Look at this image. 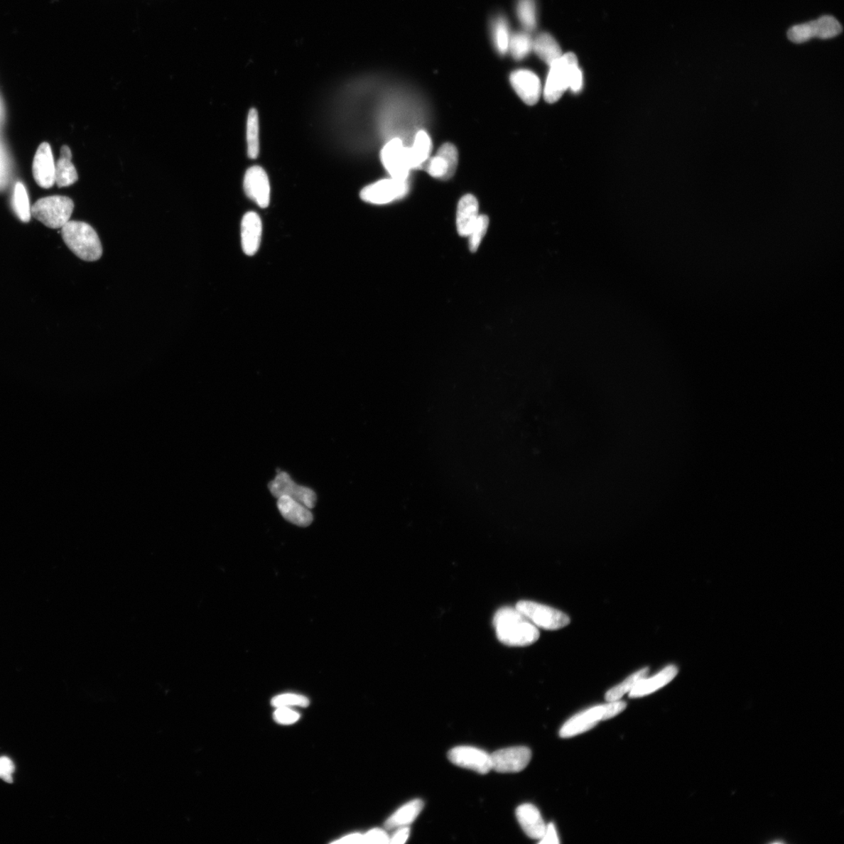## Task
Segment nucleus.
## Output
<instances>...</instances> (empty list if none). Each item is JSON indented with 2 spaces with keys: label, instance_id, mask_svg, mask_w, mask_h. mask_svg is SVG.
I'll return each instance as SVG.
<instances>
[{
  "label": "nucleus",
  "instance_id": "f03ea898",
  "mask_svg": "<svg viewBox=\"0 0 844 844\" xmlns=\"http://www.w3.org/2000/svg\"><path fill=\"white\" fill-rule=\"evenodd\" d=\"M63 240L72 252L85 261H97L103 254L98 234L83 222L69 221L62 227Z\"/></svg>",
  "mask_w": 844,
  "mask_h": 844
},
{
  "label": "nucleus",
  "instance_id": "0eeeda50",
  "mask_svg": "<svg viewBox=\"0 0 844 844\" xmlns=\"http://www.w3.org/2000/svg\"><path fill=\"white\" fill-rule=\"evenodd\" d=\"M409 191L408 180L390 178L364 187L359 197L365 202L381 205L404 198Z\"/></svg>",
  "mask_w": 844,
  "mask_h": 844
},
{
  "label": "nucleus",
  "instance_id": "9d476101",
  "mask_svg": "<svg viewBox=\"0 0 844 844\" xmlns=\"http://www.w3.org/2000/svg\"><path fill=\"white\" fill-rule=\"evenodd\" d=\"M491 755L492 769L500 773L519 772L531 761V750L527 747H512L498 750Z\"/></svg>",
  "mask_w": 844,
  "mask_h": 844
},
{
  "label": "nucleus",
  "instance_id": "20e7f679",
  "mask_svg": "<svg viewBox=\"0 0 844 844\" xmlns=\"http://www.w3.org/2000/svg\"><path fill=\"white\" fill-rule=\"evenodd\" d=\"M577 66L578 60L573 53L562 55L561 58L553 63L550 66L544 89L546 102L550 104L555 103L569 89L570 76Z\"/></svg>",
  "mask_w": 844,
  "mask_h": 844
},
{
  "label": "nucleus",
  "instance_id": "f3484780",
  "mask_svg": "<svg viewBox=\"0 0 844 844\" xmlns=\"http://www.w3.org/2000/svg\"><path fill=\"white\" fill-rule=\"evenodd\" d=\"M517 817L522 830L529 838L541 840L546 831V824L541 812L531 804H524L516 809Z\"/></svg>",
  "mask_w": 844,
  "mask_h": 844
},
{
  "label": "nucleus",
  "instance_id": "6ab92c4d",
  "mask_svg": "<svg viewBox=\"0 0 844 844\" xmlns=\"http://www.w3.org/2000/svg\"><path fill=\"white\" fill-rule=\"evenodd\" d=\"M478 200L471 194H467L458 202L457 210V229L461 237H468L479 217Z\"/></svg>",
  "mask_w": 844,
  "mask_h": 844
},
{
  "label": "nucleus",
  "instance_id": "6e6552de",
  "mask_svg": "<svg viewBox=\"0 0 844 844\" xmlns=\"http://www.w3.org/2000/svg\"><path fill=\"white\" fill-rule=\"evenodd\" d=\"M381 160L391 178L408 180L411 170L409 158V147H405L400 139L390 140L382 148Z\"/></svg>",
  "mask_w": 844,
  "mask_h": 844
},
{
  "label": "nucleus",
  "instance_id": "a19ab883",
  "mask_svg": "<svg viewBox=\"0 0 844 844\" xmlns=\"http://www.w3.org/2000/svg\"><path fill=\"white\" fill-rule=\"evenodd\" d=\"M362 833H351L342 836L340 840H335L332 843H362Z\"/></svg>",
  "mask_w": 844,
  "mask_h": 844
},
{
  "label": "nucleus",
  "instance_id": "a878e982",
  "mask_svg": "<svg viewBox=\"0 0 844 844\" xmlns=\"http://www.w3.org/2000/svg\"><path fill=\"white\" fill-rule=\"evenodd\" d=\"M247 154L250 159H256L260 152L259 117L256 109H250L247 124Z\"/></svg>",
  "mask_w": 844,
  "mask_h": 844
},
{
  "label": "nucleus",
  "instance_id": "473e14b6",
  "mask_svg": "<svg viewBox=\"0 0 844 844\" xmlns=\"http://www.w3.org/2000/svg\"><path fill=\"white\" fill-rule=\"evenodd\" d=\"M423 167L429 175L435 178L448 180V164L442 156L436 154L431 159H428Z\"/></svg>",
  "mask_w": 844,
  "mask_h": 844
},
{
  "label": "nucleus",
  "instance_id": "72a5a7b5",
  "mask_svg": "<svg viewBox=\"0 0 844 844\" xmlns=\"http://www.w3.org/2000/svg\"><path fill=\"white\" fill-rule=\"evenodd\" d=\"M437 155L442 156L448 164V179L455 175L458 163V152L455 145L452 144H443L438 151Z\"/></svg>",
  "mask_w": 844,
  "mask_h": 844
},
{
  "label": "nucleus",
  "instance_id": "c9c22d12",
  "mask_svg": "<svg viewBox=\"0 0 844 844\" xmlns=\"http://www.w3.org/2000/svg\"><path fill=\"white\" fill-rule=\"evenodd\" d=\"M389 835L379 828H374L363 834L362 843H389Z\"/></svg>",
  "mask_w": 844,
  "mask_h": 844
},
{
  "label": "nucleus",
  "instance_id": "412c9836",
  "mask_svg": "<svg viewBox=\"0 0 844 844\" xmlns=\"http://www.w3.org/2000/svg\"><path fill=\"white\" fill-rule=\"evenodd\" d=\"M72 159L70 148L67 146H63L60 158L55 163V183L60 188L72 185L77 181V172Z\"/></svg>",
  "mask_w": 844,
  "mask_h": 844
},
{
  "label": "nucleus",
  "instance_id": "ea45409f",
  "mask_svg": "<svg viewBox=\"0 0 844 844\" xmlns=\"http://www.w3.org/2000/svg\"><path fill=\"white\" fill-rule=\"evenodd\" d=\"M410 835V828L404 826L397 828L396 832L389 839V843L403 844L408 841Z\"/></svg>",
  "mask_w": 844,
  "mask_h": 844
},
{
  "label": "nucleus",
  "instance_id": "a211bd4d",
  "mask_svg": "<svg viewBox=\"0 0 844 844\" xmlns=\"http://www.w3.org/2000/svg\"><path fill=\"white\" fill-rule=\"evenodd\" d=\"M277 507L281 516L295 526L308 527L314 520L308 507L288 496L278 497Z\"/></svg>",
  "mask_w": 844,
  "mask_h": 844
},
{
  "label": "nucleus",
  "instance_id": "393cba45",
  "mask_svg": "<svg viewBox=\"0 0 844 844\" xmlns=\"http://www.w3.org/2000/svg\"><path fill=\"white\" fill-rule=\"evenodd\" d=\"M491 35L495 50L500 55L508 52L511 38L509 25L502 15H498L491 23Z\"/></svg>",
  "mask_w": 844,
  "mask_h": 844
},
{
  "label": "nucleus",
  "instance_id": "4be33fe9",
  "mask_svg": "<svg viewBox=\"0 0 844 844\" xmlns=\"http://www.w3.org/2000/svg\"><path fill=\"white\" fill-rule=\"evenodd\" d=\"M423 808L424 803L419 799L405 804L386 821V828L388 830H397L399 828L411 825Z\"/></svg>",
  "mask_w": 844,
  "mask_h": 844
},
{
  "label": "nucleus",
  "instance_id": "f704fd0d",
  "mask_svg": "<svg viewBox=\"0 0 844 844\" xmlns=\"http://www.w3.org/2000/svg\"><path fill=\"white\" fill-rule=\"evenodd\" d=\"M276 708L273 713V718L278 724L288 725L299 721L301 715L293 708L278 707Z\"/></svg>",
  "mask_w": 844,
  "mask_h": 844
},
{
  "label": "nucleus",
  "instance_id": "2eb2a0df",
  "mask_svg": "<svg viewBox=\"0 0 844 844\" xmlns=\"http://www.w3.org/2000/svg\"><path fill=\"white\" fill-rule=\"evenodd\" d=\"M55 163L52 148L49 144L43 143L38 146L33 164V173L36 183L43 189H50L55 184Z\"/></svg>",
  "mask_w": 844,
  "mask_h": 844
},
{
  "label": "nucleus",
  "instance_id": "39448f33",
  "mask_svg": "<svg viewBox=\"0 0 844 844\" xmlns=\"http://www.w3.org/2000/svg\"><path fill=\"white\" fill-rule=\"evenodd\" d=\"M515 607L537 628L558 630L570 623V617L564 612L536 602L521 600Z\"/></svg>",
  "mask_w": 844,
  "mask_h": 844
},
{
  "label": "nucleus",
  "instance_id": "7c9ffc66",
  "mask_svg": "<svg viewBox=\"0 0 844 844\" xmlns=\"http://www.w3.org/2000/svg\"><path fill=\"white\" fill-rule=\"evenodd\" d=\"M271 705L275 708L278 707H301L307 708L310 705V700L303 695L286 693H281L274 697L271 700Z\"/></svg>",
  "mask_w": 844,
  "mask_h": 844
},
{
  "label": "nucleus",
  "instance_id": "b1692460",
  "mask_svg": "<svg viewBox=\"0 0 844 844\" xmlns=\"http://www.w3.org/2000/svg\"><path fill=\"white\" fill-rule=\"evenodd\" d=\"M534 50L549 66L562 56L559 44L548 33H542L537 36L534 41Z\"/></svg>",
  "mask_w": 844,
  "mask_h": 844
},
{
  "label": "nucleus",
  "instance_id": "f257e3e1",
  "mask_svg": "<svg viewBox=\"0 0 844 844\" xmlns=\"http://www.w3.org/2000/svg\"><path fill=\"white\" fill-rule=\"evenodd\" d=\"M496 635L500 643L510 646H526L539 638V632L517 608L505 607L494 617Z\"/></svg>",
  "mask_w": 844,
  "mask_h": 844
},
{
  "label": "nucleus",
  "instance_id": "dca6fc26",
  "mask_svg": "<svg viewBox=\"0 0 844 844\" xmlns=\"http://www.w3.org/2000/svg\"><path fill=\"white\" fill-rule=\"evenodd\" d=\"M262 237L261 217L255 212H248L241 223V242L244 252L253 256L259 249Z\"/></svg>",
  "mask_w": 844,
  "mask_h": 844
},
{
  "label": "nucleus",
  "instance_id": "2f4dec72",
  "mask_svg": "<svg viewBox=\"0 0 844 844\" xmlns=\"http://www.w3.org/2000/svg\"><path fill=\"white\" fill-rule=\"evenodd\" d=\"M489 217L487 215H480L470 234H469V249L472 252H476L481 244V242L487 234L489 227Z\"/></svg>",
  "mask_w": 844,
  "mask_h": 844
},
{
  "label": "nucleus",
  "instance_id": "c85d7f7f",
  "mask_svg": "<svg viewBox=\"0 0 844 844\" xmlns=\"http://www.w3.org/2000/svg\"><path fill=\"white\" fill-rule=\"evenodd\" d=\"M534 50V41L527 33H517L511 36L509 47L510 51L515 60H522Z\"/></svg>",
  "mask_w": 844,
  "mask_h": 844
},
{
  "label": "nucleus",
  "instance_id": "cd10ccee",
  "mask_svg": "<svg viewBox=\"0 0 844 844\" xmlns=\"http://www.w3.org/2000/svg\"><path fill=\"white\" fill-rule=\"evenodd\" d=\"M13 205L14 212L20 220L22 222H28L31 217V207L26 189L21 183H17L15 185Z\"/></svg>",
  "mask_w": 844,
  "mask_h": 844
},
{
  "label": "nucleus",
  "instance_id": "bb28decb",
  "mask_svg": "<svg viewBox=\"0 0 844 844\" xmlns=\"http://www.w3.org/2000/svg\"><path fill=\"white\" fill-rule=\"evenodd\" d=\"M649 671L648 668L642 669L635 673L629 676L624 680L622 683L617 685L609 690L605 695V699L607 701H614L620 700L625 693H630L643 678L647 676Z\"/></svg>",
  "mask_w": 844,
  "mask_h": 844
},
{
  "label": "nucleus",
  "instance_id": "58836bf2",
  "mask_svg": "<svg viewBox=\"0 0 844 844\" xmlns=\"http://www.w3.org/2000/svg\"><path fill=\"white\" fill-rule=\"evenodd\" d=\"M539 843H544V844H547V843L558 844L560 843L558 835V833L556 831V828H555L553 823H550L549 825L546 826L545 833H544L541 840L539 841Z\"/></svg>",
  "mask_w": 844,
  "mask_h": 844
},
{
  "label": "nucleus",
  "instance_id": "ddd939ff",
  "mask_svg": "<svg viewBox=\"0 0 844 844\" xmlns=\"http://www.w3.org/2000/svg\"><path fill=\"white\" fill-rule=\"evenodd\" d=\"M244 190L249 199L266 208L270 203L271 186L266 171L259 166L249 168L244 177Z\"/></svg>",
  "mask_w": 844,
  "mask_h": 844
},
{
  "label": "nucleus",
  "instance_id": "c756f323",
  "mask_svg": "<svg viewBox=\"0 0 844 844\" xmlns=\"http://www.w3.org/2000/svg\"><path fill=\"white\" fill-rule=\"evenodd\" d=\"M517 14L524 28L529 31L536 28L537 16L535 0H519Z\"/></svg>",
  "mask_w": 844,
  "mask_h": 844
},
{
  "label": "nucleus",
  "instance_id": "5701e85b",
  "mask_svg": "<svg viewBox=\"0 0 844 844\" xmlns=\"http://www.w3.org/2000/svg\"><path fill=\"white\" fill-rule=\"evenodd\" d=\"M432 150L431 139L427 132L421 130L417 133L412 147H409V158L411 169L423 167Z\"/></svg>",
  "mask_w": 844,
  "mask_h": 844
},
{
  "label": "nucleus",
  "instance_id": "1a4fd4ad",
  "mask_svg": "<svg viewBox=\"0 0 844 844\" xmlns=\"http://www.w3.org/2000/svg\"><path fill=\"white\" fill-rule=\"evenodd\" d=\"M269 488L271 494L277 499L281 496H288L310 510L315 507L317 502V495L314 490L296 484L286 472L278 473L276 478L269 482Z\"/></svg>",
  "mask_w": 844,
  "mask_h": 844
},
{
  "label": "nucleus",
  "instance_id": "4c0bfd02",
  "mask_svg": "<svg viewBox=\"0 0 844 844\" xmlns=\"http://www.w3.org/2000/svg\"><path fill=\"white\" fill-rule=\"evenodd\" d=\"M583 76L582 70L578 66L575 67L570 76L569 89L575 93L580 92L583 88Z\"/></svg>",
  "mask_w": 844,
  "mask_h": 844
},
{
  "label": "nucleus",
  "instance_id": "aec40b11",
  "mask_svg": "<svg viewBox=\"0 0 844 844\" xmlns=\"http://www.w3.org/2000/svg\"><path fill=\"white\" fill-rule=\"evenodd\" d=\"M677 674V667L671 664L653 677H645L630 691L629 698H639L651 694L668 685Z\"/></svg>",
  "mask_w": 844,
  "mask_h": 844
},
{
  "label": "nucleus",
  "instance_id": "4468645a",
  "mask_svg": "<svg viewBox=\"0 0 844 844\" xmlns=\"http://www.w3.org/2000/svg\"><path fill=\"white\" fill-rule=\"evenodd\" d=\"M510 82L518 96L528 105H535L541 94V82L538 76L529 70L512 72Z\"/></svg>",
  "mask_w": 844,
  "mask_h": 844
},
{
  "label": "nucleus",
  "instance_id": "e433bc0d",
  "mask_svg": "<svg viewBox=\"0 0 844 844\" xmlns=\"http://www.w3.org/2000/svg\"><path fill=\"white\" fill-rule=\"evenodd\" d=\"M15 767L13 762L7 757H0V779L11 784Z\"/></svg>",
  "mask_w": 844,
  "mask_h": 844
},
{
  "label": "nucleus",
  "instance_id": "7ed1b4c3",
  "mask_svg": "<svg viewBox=\"0 0 844 844\" xmlns=\"http://www.w3.org/2000/svg\"><path fill=\"white\" fill-rule=\"evenodd\" d=\"M75 208L72 199L64 195H51L36 202L31 216L50 229H61L69 221Z\"/></svg>",
  "mask_w": 844,
  "mask_h": 844
},
{
  "label": "nucleus",
  "instance_id": "423d86ee",
  "mask_svg": "<svg viewBox=\"0 0 844 844\" xmlns=\"http://www.w3.org/2000/svg\"><path fill=\"white\" fill-rule=\"evenodd\" d=\"M840 23L832 16H823L816 21L795 26L789 30L787 36L793 43H802L813 38H831L842 33Z\"/></svg>",
  "mask_w": 844,
  "mask_h": 844
},
{
  "label": "nucleus",
  "instance_id": "f8f14e48",
  "mask_svg": "<svg viewBox=\"0 0 844 844\" xmlns=\"http://www.w3.org/2000/svg\"><path fill=\"white\" fill-rule=\"evenodd\" d=\"M607 720L606 705H601L586 709L562 725L559 735L561 738H570L588 732L595 727L599 722Z\"/></svg>",
  "mask_w": 844,
  "mask_h": 844
},
{
  "label": "nucleus",
  "instance_id": "9b49d317",
  "mask_svg": "<svg viewBox=\"0 0 844 844\" xmlns=\"http://www.w3.org/2000/svg\"><path fill=\"white\" fill-rule=\"evenodd\" d=\"M448 758L453 764L480 774H487L492 770L491 755L477 747H456L450 750Z\"/></svg>",
  "mask_w": 844,
  "mask_h": 844
}]
</instances>
